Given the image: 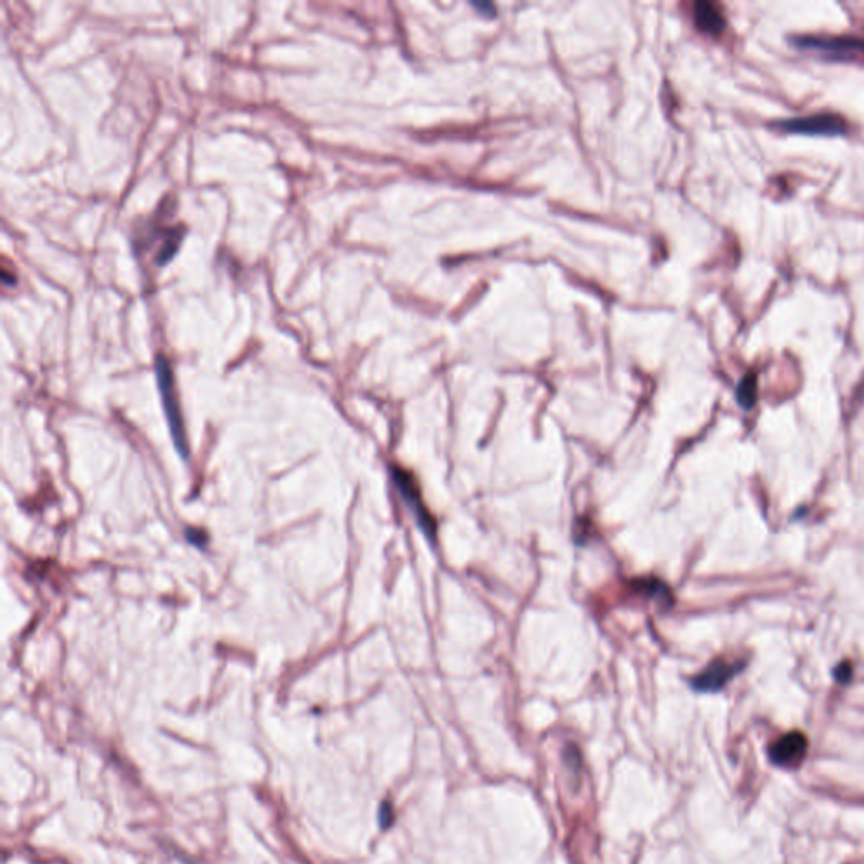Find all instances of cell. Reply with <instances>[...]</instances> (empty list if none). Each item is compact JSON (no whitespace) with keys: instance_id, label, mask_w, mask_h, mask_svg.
<instances>
[{"instance_id":"5b68a950","label":"cell","mask_w":864,"mask_h":864,"mask_svg":"<svg viewBox=\"0 0 864 864\" xmlns=\"http://www.w3.org/2000/svg\"><path fill=\"white\" fill-rule=\"evenodd\" d=\"M793 45L807 47V50L822 51L826 54L834 56L837 59L851 58L856 52L864 51V41L854 36H797L793 38Z\"/></svg>"},{"instance_id":"7a4b0ae2","label":"cell","mask_w":864,"mask_h":864,"mask_svg":"<svg viewBox=\"0 0 864 864\" xmlns=\"http://www.w3.org/2000/svg\"><path fill=\"white\" fill-rule=\"evenodd\" d=\"M785 132L807 135H841L848 130V124L837 113H814V115L787 118L775 124Z\"/></svg>"},{"instance_id":"6da1fadb","label":"cell","mask_w":864,"mask_h":864,"mask_svg":"<svg viewBox=\"0 0 864 864\" xmlns=\"http://www.w3.org/2000/svg\"><path fill=\"white\" fill-rule=\"evenodd\" d=\"M156 376H157V384H159L166 420H168L171 436H173V439H174V446H176L178 453L181 454V458H188L190 446H188L186 431H184V422L181 417V409H179L176 388H174L173 370H171L168 359H166V357H162V355H159L156 359Z\"/></svg>"},{"instance_id":"52a82bcc","label":"cell","mask_w":864,"mask_h":864,"mask_svg":"<svg viewBox=\"0 0 864 864\" xmlns=\"http://www.w3.org/2000/svg\"><path fill=\"white\" fill-rule=\"evenodd\" d=\"M694 19L697 28L709 34H719L726 24L722 12L713 2H697L694 6Z\"/></svg>"},{"instance_id":"30bf717a","label":"cell","mask_w":864,"mask_h":864,"mask_svg":"<svg viewBox=\"0 0 864 864\" xmlns=\"http://www.w3.org/2000/svg\"><path fill=\"white\" fill-rule=\"evenodd\" d=\"M380 822H381V826H384V827H388L390 822H392V809H390L388 804L381 805Z\"/></svg>"},{"instance_id":"3957f363","label":"cell","mask_w":864,"mask_h":864,"mask_svg":"<svg viewBox=\"0 0 864 864\" xmlns=\"http://www.w3.org/2000/svg\"><path fill=\"white\" fill-rule=\"evenodd\" d=\"M392 476H393V483H396L397 490L401 491L403 502L409 505L412 513H414L419 527L424 530L425 535L434 537V534H436V522H434L432 515L427 512L422 498H420V491H419L417 483H415V478L412 476L410 473L403 471V469L398 466H393Z\"/></svg>"},{"instance_id":"8992f818","label":"cell","mask_w":864,"mask_h":864,"mask_svg":"<svg viewBox=\"0 0 864 864\" xmlns=\"http://www.w3.org/2000/svg\"><path fill=\"white\" fill-rule=\"evenodd\" d=\"M744 669V662H726L714 660L705 667L699 675L691 681V686L697 692H719L727 682L738 675Z\"/></svg>"},{"instance_id":"277c9868","label":"cell","mask_w":864,"mask_h":864,"mask_svg":"<svg viewBox=\"0 0 864 864\" xmlns=\"http://www.w3.org/2000/svg\"><path fill=\"white\" fill-rule=\"evenodd\" d=\"M807 749H809V741H807L804 732L790 731L787 735L780 736L771 744L768 748V758L775 766L793 770L798 768L800 763L804 761Z\"/></svg>"},{"instance_id":"9c48e42d","label":"cell","mask_w":864,"mask_h":864,"mask_svg":"<svg viewBox=\"0 0 864 864\" xmlns=\"http://www.w3.org/2000/svg\"><path fill=\"white\" fill-rule=\"evenodd\" d=\"M834 677L839 684H848L853 679V667L848 662H842L841 665L836 667Z\"/></svg>"},{"instance_id":"ba28073f","label":"cell","mask_w":864,"mask_h":864,"mask_svg":"<svg viewBox=\"0 0 864 864\" xmlns=\"http://www.w3.org/2000/svg\"><path fill=\"white\" fill-rule=\"evenodd\" d=\"M736 398L741 407L751 409L756 402V375L747 374L741 379L738 388H736Z\"/></svg>"}]
</instances>
